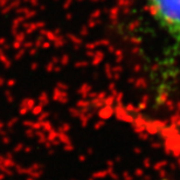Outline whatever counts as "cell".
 I'll return each instance as SVG.
<instances>
[{
  "instance_id": "cell-1",
  "label": "cell",
  "mask_w": 180,
  "mask_h": 180,
  "mask_svg": "<svg viewBox=\"0 0 180 180\" xmlns=\"http://www.w3.org/2000/svg\"><path fill=\"white\" fill-rule=\"evenodd\" d=\"M157 25L180 47V0H146Z\"/></svg>"
}]
</instances>
